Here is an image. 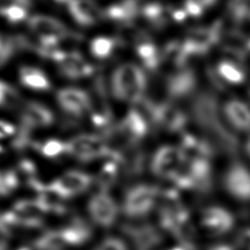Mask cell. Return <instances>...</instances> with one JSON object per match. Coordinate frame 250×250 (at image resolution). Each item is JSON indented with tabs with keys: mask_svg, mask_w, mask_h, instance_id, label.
Wrapping results in <instances>:
<instances>
[{
	"mask_svg": "<svg viewBox=\"0 0 250 250\" xmlns=\"http://www.w3.org/2000/svg\"><path fill=\"white\" fill-rule=\"evenodd\" d=\"M52 1L57 4H62V5L65 4V5H68L72 0H52Z\"/></svg>",
	"mask_w": 250,
	"mask_h": 250,
	"instance_id": "27",
	"label": "cell"
},
{
	"mask_svg": "<svg viewBox=\"0 0 250 250\" xmlns=\"http://www.w3.org/2000/svg\"><path fill=\"white\" fill-rule=\"evenodd\" d=\"M145 87L141 70L132 64H124L115 70L111 77V93L119 101L139 100Z\"/></svg>",
	"mask_w": 250,
	"mask_h": 250,
	"instance_id": "3",
	"label": "cell"
},
{
	"mask_svg": "<svg viewBox=\"0 0 250 250\" xmlns=\"http://www.w3.org/2000/svg\"><path fill=\"white\" fill-rule=\"evenodd\" d=\"M68 155L83 163H90L107 155L106 143L99 134L81 133L67 140Z\"/></svg>",
	"mask_w": 250,
	"mask_h": 250,
	"instance_id": "5",
	"label": "cell"
},
{
	"mask_svg": "<svg viewBox=\"0 0 250 250\" xmlns=\"http://www.w3.org/2000/svg\"><path fill=\"white\" fill-rule=\"evenodd\" d=\"M240 244L245 250H250V228L244 229L240 236Z\"/></svg>",
	"mask_w": 250,
	"mask_h": 250,
	"instance_id": "25",
	"label": "cell"
},
{
	"mask_svg": "<svg viewBox=\"0 0 250 250\" xmlns=\"http://www.w3.org/2000/svg\"><path fill=\"white\" fill-rule=\"evenodd\" d=\"M210 250H232L229 246H223V245H220V246H215L213 247L212 249H211Z\"/></svg>",
	"mask_w": 250,
	"mask_h": 250,
	"instance_id": "28",
	"label": "cell"
},
{
	"mask_svg": "<svg viewBox=\"0 0 250 250\" xmlns=\"http://www.w3.org/2000/svg\"><path fill=\"white\" fill-rule=\"evenodd\" d=\"M18 80L25 88L33 92L45 93L52 89V84L45 70L34 65H23L18 70Z\"/></svg>",
	"mask_w": 250,
	"mask_h": 250,
	"instance_id": "15",
	"label": "cell"
},
{
	"mask_svg": "<svg viewBox=\"0 0 250 250\" xmlns=\"http://www.w3.org/2000/svg\"><path fill=\"white\" fill-rule=\"evenodd\" d=\"M95 184V177L87 171L70 169L63 171L50 183L48 188L65 201L83 195Z\"/></svg>",
	"mask_w": 250,
	"mask_h": 250,
	"instance_id": "4",
	"label": "cell"
},
{
	"mask_svg": "<svg viewBox=\"0 0 250 250\" xmlns=\"http://www.w3.org/2000/svg\"><path fill=\"white\" fill-rule=\"evenodd\" d=\"M219 72L224 79L231 83H240L244 79L243 72L232 62H221L219 65Z\"/></svg>",
	"mask_w": 250,
	"mask_h": 250,
	"instance_id": "23",
	"label": "cell"
},
{
	"mask_svg": "<svg viewBox=\"0 0 250 250\" xmlns=\"http://www.w3.org/2000/svg\"><path fill=\"white\" fill-rule=\"evenodd\" d=\"M59 74L69 80H83L94 73V67L77 51H69L56 59Z\"/></svg>",
	"mask_w": 250,
	"mask_h": 250,
	"instance_id": "12",
	"label": "cell"
},
{
	"mask_svg": "<svg viewBox=\"0 0 250 250\" xmlns=\"http://www.w3.org/2000/svg\"><path fill=\"white\" fill-rule=\"evenodd\" d=\"M20 180L17 170H0V196L11 195L19 187Z\"/></svg>",
	"mask_w": 250,
	"mask_h": 250,
	"instance_id": "21",
	"label": "cell"
},
{
	"mask_svg": "<svg viewBox=\"0 0 250 250\" xmlns=\"http://www.w3.org/2000/svg\"><path fill=\"white\" fill-rule=\"evenodd\" d=\"M186 161L180 146L166 145L153 153L151 170L156 177L173 182Z\"/></svg>",
	"mask_w": 250,
	"mask_h": 250,
	"instance_id": "7",
	"label": "cell"
},
{
	"mask_svg": "<svg viewBox=\"0 0 250 250\" xmlns=\"http://www.w3.org/2000/svg\"><path fill=\"white\" fill-rule=\"evenodd\" d=\"M56 102L62 113L70 119H82L90 113L92 96L81 87H65L56 94Z\"/></svg>",
	"mask_w": 250,
	"mask_h": 250,
	"instance_id": "6",
	"label": "cell"
},
{
	"mask_svg": "<svg viewBox=\"0 0 250 250\" xmlns=\"http://www.w3.org/2000/svg\"><path fill=\"white\" fill-rule=\"evenodd\" d=\"M115 42L107 36H98L93 39L89 44V51L95 59H106L114 51Z\"/></svg>",
	"mask_w": 250,
	"mask_h": 250,
	"instance_id": "18",
	"label": "cell"
},
{
	"mask_svg": "<svg viewBox=\"0 0 250 250\" xmlns=\"http://www.w3.org/2000/svg\"><path fill=\"white\" fill-rule=\"evenodd\" d=\"M19 228L37 229L42 226L47 212L37 199H22L10 209Z\"/></svg>",
	"mask_w": 250,
	"mask_h": 250,
	"instance_id": "10",
	"label": "cell"
},
{
	"mask_svg": "<svg viewBox=\"0 0 250 250\" xmlns=\"http://www.w3.org/2000/svg\"><path fill=\"white\" fill-rule=\"evenodd\" d=\"M124 129L127 136L134 140L141 139L146 134V125L137 113L130 112L124 122Z\"/></svg>",
	"mask_w": 250,
	"mask_h": 250,
	"instance_id": "20",
	"label": "cell"
},
{
	"mask_svg": "<svg viewBox=\"0 0 250 250\" xmlns=\"http://www.w3.org/2000/svg\"><path fill=\"white\" fill-rule=\"evenodd\" d=\"M65 248L59 229L43 233L35 242L36 250H63Z\"/></svg>",
	"mask_w": 250,
	"mask_h": 250,
	"instance_id": "19",
	"label": "cell"
},
{
	"mask_svg": "<svg viewBox=\"0 0 250 250\" xmlns=\"http://www.w3.org/2000/svg\"><path fill=\"white\" fill-rule=\"evenodd\" d=\"M33 250L31 248H29V247L27 246H21L18 247L17 249H15V250Z\"/></svg>",
	"mask_w": 250,
	"mask_h": 250,
	"instance_id": "30",
	"label": "cell"
},
{
	"mask_svg": "<svg viewBox=\"0 0 250 250\" xmlns=\"http://www.w3.org/2000/svg\"><path fill=\"white\" fill-rule=\"evenodd\" d=\"M236 219L228 209L220 206H209L201 214L202 228L213 236H224L234 228Z\"/></svg>",
	"mask_w": 250,
	"mask_h": 250,
	"instance_id": "11",
	"label": "cell"
},
{
	"mask_svg": "<svg viewBox=\"0 0 250 250\" xmlns=\"http://www.w3.org/2000/svg\"><path fill=\"white\" fill-rule=\"evenodd\" d=\"M92 225L101 229H110L118 222L121 212L120 205L105 189H99L88 198L86 205Z\"/></svg>",
	"mask_w": 250,
	"mask_h": 250,
	"instance_id": "2",
	"label": "cell"
},
{
	"mask_svg": "<svg viewBox=\"0 0 250 250\" xmlns=\"http://www.w3.org/2000/svg\"><path fill=\"white\" fill-rule=\"evenodd\" d=\"M0 250H11L8 243L3 239H0Z\"/></svg>",
	"mask_w": 250,
	"mask_h": 250,
	"instance_id": "26",
	"label": "cell"
},
{
	"mask_svg": "<svg viewBox=\"0 0 250 250\" xmlns=\"http://www.w3.org/2000/svg\"><path fill=\"white\" fill-rule=\"evenodd\" d=\"M160 200L156 188L146 184L134 185L126 191L120 205L121 212L129 219H139L148 215Z\"/></svg>",
	"mask_w": 250,
	"mask_h": 250,
	"instance_id": "1",
	"label": "cell"
},
{
	"mask_svg": "<svg viewBox=\"0 0 250 250\" xmlns=\"http://www.w3.org/2000/svg\"><path fill=\"white\" fill-rule=\"evenodd\" d=\"M4 36H2V35H0V49H1V46L3 45V42H4Z\"/></svg>",
	"mask_w": 250,
	"mask_h": 250,
	"instance_id": "31",
	"label": "cell"
},
{
	"mask_svg": "<svg viewBox=\"0 0 250 250\" xmlns=\"http://www.w3.org/2000/svg\"><path fill=\"white\" fill-rule=\"evenodd\" d=\"M246 151L247 153H248L249 156L250 157V136L249 137V139L247 140Z\"/></svg>",
	"mask_w": 250,
	"mask_h": 250,
	"instance_id": "29",
	"label": "cell"
},
{
	"mask_svg": "<svg viewBox=\"0 0 250 250\" xmlns=\"http://www.w3.org/2000/svg\"><path fill=\"white\" fill-rule=\"evenodd\" d=\"M21 126L28 130L45 129L55 124L56 116L48 105L40 101H27L20 112Z\"/></svg>",
	"mask_w": 250,
	"mask_h": 250,
	"instance_id": "9",
	"label": "cell"
},
{
	"mask_svg": "<svg viewBox=\"0 0 250 250\" xmlns=\"http://www.w3.org/2000/svg\"><path fill=\"white\" fill-rule=\"evenodd\" d=\"M36 150L46 160H57L68 155V145L65 140L59 138H47L38 143Z\"/></svg>",
	"mask_w": 250,
	"mask_h": 250,
	"instance_id": "17",
	"label": "cell"
},
{
	"mask_svg": "<svg viewBox=\"0 0 250 250\" xmlns=\"http://www.w3.org/2000/svg\"><path fill=\"white\" fill-rule=\"evenodd\" d=\"M20 101V95L12 85L0 80V108H11Z\"/></svg>",
	"mask_w": 250,
	"mask_h": 250,
	"instance_id": "22",
	"label": "cell"
},
{
	"mask_svg": "<svg viewBox=\"0 0 250 250\" xmlns=\"http://www.w3.org/2000/svg\"><path fill=\"white\" fill-rule=\"evenodd\" d=\"M92 223L80 217H75L59 229L62 242L66 247L83 246L93 236Z\"/></svg>",
	"mask_w": 250,
	"mask_h": 250,
	"instance_id": "13",
	"label": "cell"
},
{
	"mask_svg": "<svg viewBox=\"0 0 250 250\" xmlns=\"http://www.w3.org/2000/svg\"><path fill=\"white\" fill-rule=\"evenodd\" d=\"M67 8L70 18L83 28H90L96 24L102 16L94 0H72Z\"/></svg>",
	"mask_w": 250,
	"mask_h": 250,
	"instance_id": "14",
	"label": "cell"
},
{
	"mask_svg": "<svg viewBox=\"0 0 250 250\" xmlns=\"http://www.w3.org/2000/svg\"><path fill=\"white\" fill-rule=\"evenodd\" d=\"M223 185L226 192L236 201L250 202V169L243 164H233L226 170Z\"/></svg>",
	"mask_w": 250,
	"mask_h": 250,
	"instance_id": "8",
	"label": "cell"
},
{
	"mask_svg": "<svg viewBox=\"0 0 250 250\" xmlns=\"http://www.w3.org/2000/svg\"><path fill=\"white\" fill-rule=\"evenodd\" d=\"M224 114L229 126L236 131L250 132V108L240 101H230L224 107Z\"/></svg>",
	"mask_w": 250,
	"mask_h": 250,
	"instance_id": "16",
	"label": "cell"
},
{
	"mask_svg": "<svg viewBox=\"0 0 250 250\" xmlns=\"http://www.w3.org/2000/svg\"><path fill=\"white\" fill-rule=\"evenodd\" d=\"M94 250H129L124 240L118 236L105 237Z\"/></svg>",
	"mask_w": 250,
	"mask_h": 250,
	"instance_id": "24",
	"label": "cell"
}]
</instances>
